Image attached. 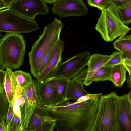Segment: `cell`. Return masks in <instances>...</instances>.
I'll return each mask as SVG.
<instances>
[{
	"label": "cell",
	"instance_id": "9",
	"mask_svg": "<svg viewBox=\"0 0 131 131\" xmlns=\"http://www.w3.org/2000/svg\"><path fill=\"white\" fill-rule=\"evenodd\" d=\"M52 12L60 17L80 16L87 14L88 9L83 0H57Z\"/></svg>",
	"mask_w": 131,
	"mask_h": 131
},
{
	"label": "cell",
	"instance_id": "15",
	"mask_svg": "<svg viewBox=\"0 0 131 131\" xmlns=\"http://www.w3.org/2000/svg\"><path fill=\"white\" fill-rule=\"evenodd\" d=\"M84 82L76 77L69 79L67 85L66 99L67 101L70 100H77L88 93L84 88Z\"/></svg>",
	"mask_w": 131,
	"mask_h": 131
},
{
	"label": "cell",
	"instance_id": "27",
	"mask_svg": "<svg viewBox=\"0 0 131 131\" xmlns=\"http://www.w3.org/2000/svg\"><path fill=\"white\" fill-rule=\"evenodd\" d=\"M112 58L104 66L112 67L116 65L123 63L124 59L122 52L118 51L113 52Z\"/></svg>",
	"mask_w": 131,
	"mask_h": 131
},
{
	"label": "cell",
	"instance_id": "20",
	"mask_svg": "<svg viewBox=\"0 0 131 131\" xmlns=\"http://www.w3.org/2000/svg\"><path fill=\"white\" fill-rule=\"evenodd\" d=\"M16 80L22 89L27 87L33 82L30 73L21 70H16L13 72Z\"/></svg>",
	"mask_w": 131,
	"mask_h": 131
},
{
	"label": "cell",
	"instance_id": "11",
	"mask_svg": "<svg viewBox=\"0 0 131 131\" xmlns=\"http://www.w3.org/2000/svg\"><path fill=\"white\" fill-rule=\"evenodd\" d=\"M116 119L118 131H131V106L128 94L119 96Z\"/></svg>",
	"mask_w": 131,
	"mask_h": 131
},
{
	"label": "cell",
	"instance_id": "22",
	"mask_svg": "<svg viewBox=\"0 0 131 131\" xmlns=\"http://www.w3.org/2000/svg\"><path fill=\"white\" fill-rule=\"evenodd\" d=\"M112 67L103 66L97 71L92 78V82H101L110 81Z\"/></svg>",
	"mask_w": 131,
	"mask_h": 131
},
{
	"label": "cell",
	"instance_id": "25",
	"mask_svg": "<svg viewBox=\"0 0 131 131\" xmlns=\"http://www.w3.org/2000/svg\"><path fill=\"white\" fill-rule=\"evenodd\" d=\"M87 1L90 6L97 8L101 11L108 9L113 4L112 0H87Z\"/></svg>",
	"mask_w": 131,
	"mask_h": 131
},
{
	"label": "cell",
	"instance_id": "38",
	"mask_svg": "<svg viewBox=\"0 0 131 131\" xmlns=\"http://www.w3.org/2000/svg\"><path fill=\"white\" fill-rule=\"evenodd\" d=\"M128 86L129 89H131V74H129V76L126 79Z\"/></svg>",
	"mask_w": 131,
	"mask_h": 131
},
{
	"label": "cell",
	"instance_id": "17",
	"mask_svg": "<svg viewBox=\"0 0 131 131\" xmlns=\"http://www.w3.org/2000/svg\"><path fill=\"white\" fill-rule=\"evenodd\" d=\"M48 79L55 87L57 91L56 96L52 106L59 105L67 101L66 95L68 80L65 78L55 77Z\"/></svg>",
	"mask_w": 131,
	"mask_h": 131
},
{
	"label": "cell",
	"instance_id": "1",
	"mask_svg": "<svg viewBox=\"0 0 131 131\" xmlns=\"http://www.w3.org/2000/svg\"><path fill=\"white\" fill-rule=\"evenodd\" d=\"M100 98L73 104L68 101L45 106L50 116L57 119L58 131H92L98 111Z\"/></svg>",
	"mask_w": 131,
	"mask_h": 131
},
{
	"label": "cell",
	"instance_id": "5",
	"mask_svg": "<svg viewBox=\"0 0 131 131\" xmlns=\"http://www.w3.org/2000/svg\"><path fill=\"white\" fill-rule=\"evenodd\" d=\"M119 96L114 91L101 96L92 131H118L116 114Z\"/></svg>",
	"mask_w": 131,
	"mask_h": 131
},
{
	"label": "cell",
	"instance_id": "34",
	"mask_svg": "<svg viewBox=\"0 0 131 131\" xmlns=\"http://www.w3.org/2000/svg\"><path fill=\"white\" fill-rule=\"evenodd\" d=\"M123 64L126 68L129 74H131V61L127 59H124Z\"/></svg>",
	"mask_w": 131,
	"mask_h": 131
},
{
	"label": "cell",
	"instance_id": "7",
	"mask_svg": "<svg viewBox=\"0 0 131 131\" xmlns=\"http://www.w3.org/2000/svg\"><path fill=\"white\" fill-rule=\"evenodd\" d=\"M90 56L89 52L87 50L61 62L54 77L65 78L68 80L75 77L87 66Z\"/></svg>",
	"mask_w": 131,
	"mask_h": 131
},
{
	"label": "cell",
	"instance_id": "18",
	"mask_svg": "<svg viewBox=\"0 0 131 131\" xmlns=\"http://www.w3.org/2000/svg\"><path fill=\"white\" fill-rule=\"evenodd\" d=\"M127 71L126 68L123 63L113 66L112 68L110 81L114 86L122 88L126 80Z\"/></svg>",
	"mask_w": 131,
	"mask_h": 131
},
{
	"label": "cell",
	"instance_id": "10",
	"mask_svg": "<svg viewBox=\"0 0 131 131\" xmlns=\"http://www.w3.org/2000/svg\"><path fill=\"white\" fill-rule=\"evenodd\" d=\"M39 82L33 79L32 82L26 88L23 89L22 95L25 100V115L21 125V131H26L28 124L35 107L37 105H43L38 97L36 87Z\"/></svg>",
	"mask_w": 131,
	"mask_h": 131
},
{
	"label": "cell",
	"instance_id": "14",
	"mask_svg": "<svg viewBox=\"0 0 131 131\" xmlns=\"http://www.w3.org/2000/svg\"><path fill=\"white\" fill-rule=\"evenodd\" d=\"M37 94L39 100L43 105L52 106L56 96L57 91L55 87L49 79L38 82L36 87Z\"/></svg>",
	"mask_w": 131,
	"mask_h": 131
},
{
	"label": "cell",
	"instance_id": "43",
	"mask_svg": "<svg viewBox=\"0 0 131 131\" xmlns=\"http://www.w3.org/2000/svg\"><path fill=\"white\" fill-rule=\"evenodd\" d=\"M130 30H131V27H130Z\"/></svg>",
	"mask_w": 131,
	"mask_h": 131
},
{
	"label": "cell",
	"instance_id": "41",
	"mask_svg": "<svg viewBox=\"0 0 131 131\" xmlns=\"http://www.w3.org/2000/svg\"><path fill=\"white\" fill-rule=\"evenodd\" d=\"M46 3L51 4L54 3L57 0H43Z\"/></svg>",
	"mask_w": 131,
	"mask_h": 131
},
{
	"label": "cell",
	"instance_id": "26",
	"mask_svg": "<svg viewBox=\"0 0 131 131\" xmlns=\"http://www.w3.org/2000/svg\"><path fill=\"white\" fill-rule=\"evenodd\" d=\"M57 119L51 116L35 131H52L56 127Z\"/></svg>",
	"mask_w": 131,
	"mask_h": 131
},
{
	"label": "cell",
	"instance_id": "37",
	"mask_svg": "<svg viewBox=\"0 0 131 131\" xmlns=\"http://www.w3.org/2000/svg\"><path fill=\"white\" fill-rule=\"evenodd\" d=\"M8 8V7L2 0H0V10Z\"/></svg>",
	"mask_w": 131,
	"mask_h": 131
},
{
	"label": "cell",
	"instance_id": "29",
	"mask_svg": "<svg viewBox=\"0 0 131 131\" xmlns=\"http://www.w3.org/2000/svg\"><path fill=\"white\" fill-rule=\"evenodd\" d=\"M21 120L14 114L11 122L8 131H21Z\"/></svg>",
	"mask_w": 131,
	"mask_h": 131
},
{
	"label": "cell",
	"instance_id": "16",
	"mask_svg": "<svg viewBox=\"0 0 131 131\" xmlns=\"http://www.w3.org/2000/svg\"><path fill=\"white\" fill-rule=\"evenodd\" d=\"M50 116L45 106L37 105L32 114L26 131H35Z\"/></svg>",
	"mask_w": 131,
	"mask_h": 131
},
{
	"label": "cell",
	"instance_id": "4",
	"mask_svg": "<svg viewBox=\"0 0 131 131\" xmlns=\"http://www.w3.org/2000/svg\"><path fill=\"white\" fill-rule=\"evenodd\" d=\"M95 29L100 34L102 38L107 42L126 35L130 30L122 21L118 7L113 4L108 9L101 11Z\"/></svg>",
	"mask_w": 131,
	"mask_h": 131
},
{
	"label": "cell",
	"instance_id": "24",
	"mask_svg": "<svg viewBox=\"0 0 131 131\" xmlns=\"http://www.w3.org/2000/svg\"><path fill=\"white\" fill-rule=\"evenodd\" d=\"M6 73L4 84V90L9 103L14 100V95L12 83L10 76L8 72Z\"/></svg>",
	"mask_w": 131,
	"mask_h": 131
},
{
	"label": "cell",
	"instance_id": "2",
	"mask_svg": "<svg viewBox=\"0 0 131 131\" xmlns=\"http://www.w3.org/2000/svg\"><path fill=\"white\" fill-rule=\"evenodd\" d=\"M26 42L19 33H8L0 39V69L9 67L13 70L23 64Z\"/></svg>",
	"mask_w": 131,
	"mask_h": 131
},
{
	"label": "cell",
	"instance_id": "36",
	"mask_svg": "<svg viewBox=\"0 0 131 131\" xmlns=\"http://www.w3.org/2000/svg\"><path fill=\"white\" fill-rule=\"evenodd\" d=\"M122 52L124 59H127L131 61V51H124Z\"/></svg>",
	"mask_w": 131,
	"mask_h": 131
},
{
	"label": "cell",
	"instance_id": "35",
	"mask_svg": "<svg viewBox=\"0 0 131 131\" xmlns=\"http://www.w3.org/2000/svg\"><path fill=\"white\" fill-rule=\"evenodd\" d=\"M5 121L4 119L0 120V131H7Z\"/></svg>",
	"mask_w": 131,
	"mask_h": 131
},
{
	"label": "cell",
	"instance_id": "31",
	"mask_svg": "<svg viewBox=\"0 0 131 131\" xmlns=\"http://www.w3.org/2000/svg\"><path fill=\"white\" fill-rule=\"evenodd\" d=\"M13 102L14 100L12 102L9 104V109L6 119L5 123L7 127V131H8V129L10 123L14 114L13 109Z\"/></svg>",
	"mask_w": 131,
	"mask_h": 131
},
{
	"label": "cell",
	"instance_id": "40",
	"mask_svg": "<svg viewBox=\"0 0 131 131\" xmlns=\"http://www.w3.org/2000/svg\"><path fill=\"white\" fill-rule=\"evenodd\" d=\"M131 7V0L122 6L119 7L123 9H127Z\"/></svg>",
	"mask_w": 131,
	"mask_h": 131
},
{
	"label": "cell",
	"instance_id": "23",
	"mask_svg": "<svg viewBox=\"0 0 131 131\" xmlns=\"http://www.w3.org/2000/svg\"><path fill=\"white\" fill-rule=\"evenodd\" d=\"M9 104L4 89L0 90V120H6Z\"/></svg>",
	"mask_w": 131,
	"mask_h": 131
},
{
	"label": "cell",
	"instance_id": "30",
	"mask_svg": "<svg viewBox=\"0 0 131 131\" xmlns=\"http://www.w3.org/2000/svg\"><path fill=\"white\" fill-rule=\"evenodd\" d=\"M102 95L101 93L97 94H90L87 93L79 98L77 101L73 102L74 104H76L82 103L93 99H97L100 97Z\"/></svg>",
	"mask_w": 131,
	"mask_h": 131
},
{
	"label": "cell",
	"instance_id": "19",
	"mask_svg": "<svg viewBox=\"0 0 131 131\" xmlns=\"http://www.w3.org/2000/svg\"><path fill=\"white\" fill-rule=\"evenodd\" d=\"M61 30L59 31L52 39L46 50L42 58L40 68V74L43 71L51 59L60 39Z\"/></svg>",
	"mask_w": 131,
	"mask_h": 131
},
{
	"label": "cell",
	"instance_id": "3",
	"mask_svg": "<svg viewBox=\"0 0 131 131\" xmlns=\"http://www.w3.org/2000/svg\"><path fill=\"white\" fill-rule=\"evenodd\" d=\"M62 22L56 18L46 26L42 34L28 53L30 72L33 77L37 78L40 74L41 62L44 54L50 43L57 33L63 27Z\"/></svg>",
	"mask_w": 131,
	"mask_h": 131
},
{
	"label": "cell",
	"instance_id": "39",
	"mask_svg": "<svg viewBox=\"0 0 131 131\" xmlns=\"http://www.w3.org/2000/svg\"><path fill=\"white\" fill-rule=\"evenodd\" d=\"M8 8L9 6L16 0H2Z\"/></svg>",
	"mask_w": 131,
	"mask_h": 131
},
{
	"label": "cell",
	"instance_id": "32",
	"mask_svg": "<svg viewBox=\"0 0 131 131\" xmlns=\"http://www.w3.org/2000/svg\"><path fill=\"white\" fill-rule=\"evenodd\" d=\"M6 73V70L0 69V90H4V84Z\"/></svg>",
	"mask_w": 131,
	"mask_h": 131
},
{
	"label": "cell",
	"instance_id": "21",
	"mask_svg": "<svg viewBox=\"0 0 131 131\" xmlns=\"http://www.w3.org/2000/svg\"><path fill=\"white\" fill-rule=\"evenodd\" d=\"M113 45L119 51H131V34L119 37L113 43Z\"/></svg>",
	"mask_w": 131,
	"mask_h": 131
},
{
	"label": "cell",
	"instance_id": "8",
	"mask_svg": "<svg viewBox=\"0 0 131 131\" xmlns=\"http://www.w3.org/2000/svg\"><path fill=\"white\" fill-rule=\"evenodd\" d=\"M8 8L18 14L33 20H35V17L38 15L49 13V7L43 0H16Z\"/></svg>",
	"mask_w": 131,
	"mask_h": 131
},
{
	"label": "cell",
	"instance_id": "42",
	"mask_svg": "<svg viewBox=\"0 0 131 131\" xmlns=\"http://www.w3.org/2000/svg\"><path fill=\"white\" fill-rule=\"evenodd\" d=\"M128 94V97H129V100L130 101V104H131V89L129 91Z\"/></svg>",
	"mask_w": 131,
	"mask_h": 131
},
{
	"label": "cell",
	"instance_id": "28",
	"mask_svg": "<svg viewBox=\"0 0 131 131\" xmlns=\"http://www.w3.org/2000/svg\"><path fill=\"white\" fill-rule=\"evenodd\" d=\"M118 11L121 19L125 25L131 23V7L127 9L118 7Z\"/></svg>",
	"mask_w": 131,
	"mask_h": 131
},
{
	"label": "cell",
	"instance_id": "12",
	"mask_svg": "<svg viewBox=\"0 0 131 131\" xmlns=\"http://www.w3.org/2000/svg\"><path fill=\"white\" fill-rule=\"evenodd\" d=\"M64 48V41L60 39L48 63L36 79L39 82H44L54 77L58 65L61 62L62 54Z\"/></svg>",
	"mask_w": 131,
	"mask_h": 131
},
{
	"label": "cell",
	"instance_id": "6",
	"mask_svg": "<svg viewBox=\"0 0 131 131\" xmlns=\"http://www.w3.org/2000/svg\"><path fill=\"white\" fill-rule=\"evenodd\" d=\"M40 28L37 22L8 8L0 10V31L6 33H29Z\"/></svg>",
	"mask_w": 131,
	"mask_h": 131
},
{
	"label": "cell",
	"instance_id": "33",
	"mask_svg": "<svg viewBox=\"0 0 131 131\" xmlns=\"http://www.w3.org/2000/svg\"><path fill=\"white\" fill-rule=\"evenodd\" d=\"M113 4L118 7H120L131 0H112Z\"/></svg>",
	"mask_w": 131,
	"mask_h": 131
},
{
	"label": "cell",
	"instance_id": "13",
	"mask_svg": "<svg viewBox=\"0 0 131 131\" xmlns=\"http://www.w3.org/2000/svg\"><path fill=\"white\" fill-rule=\"evenodd\" d=\"M112 55H103L96 53L91 55L87 66L86 74L84 81L85 85L91 84L92 78L101 68L105 65L112 57Z\"/></svg>",
	"mask_w": 131,
	"mask_h": 131
}]
</instances>
